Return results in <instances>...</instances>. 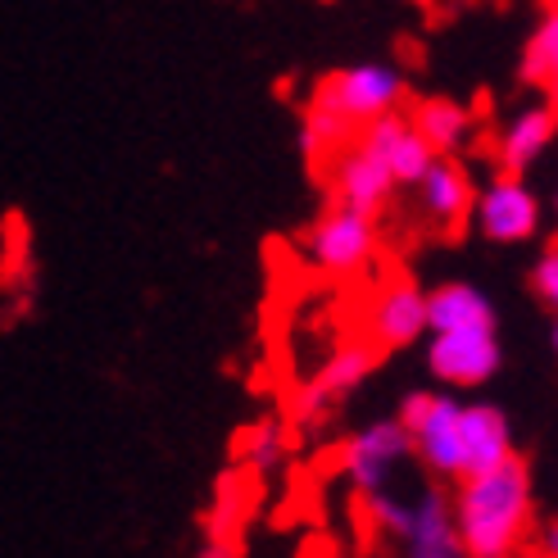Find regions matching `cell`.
Returning <instances> with one entry per match:
<instances>
[{"mask_svg":"<svg viewBox=\"0 0 558 558\" xmlns=\"http://www.w3.org/2000/svg\"><path fill=\"white\" fill-rule=\"evenodd\" d=\"M250 472L236 468V472H222L218 477V490H214V505L205 513V536L214 541H236L241 522H245V509H250V486H245Z\"/></svg>","mask_w":558,"mask_h":558,"instance_id":"21","label":"cell"},{"mask_svg":"<svg viewBox=\"0 0 558 558\" xmlns=\"http://www.w3.org/2000/svg\"><path fill=\"white\" fill-rule=\"evenodd\" d=\"M450 509L468 558H518L536 522L532 468L522 454H509L505 463L472 472V477L454 482Z\"/></svg>","mask_w":558,"mask_h":558,"instance_id":"1","label":"cell"},{"mask_svg":"<svg viewBox=\"0 0 558 558\" xmlns=\"http://www.w3.org/2000/svg\"><path fill=\"white\" fill-rule=\"evenodd\" d=\"M536 554L541 558H558V518H549L541 526V536H536Z\"/></svg>","mask_w":558,"mask_h":558,"instance_id":"23","label":"cell"},{"mask_svg":"<svg viewBox=\"0 0 558 558\" xmlns=\"http://www.w3.org/2000/svg\"><path fill=\"white\" fill-rule=\"evenodd\" d=\"M364 341H373L381 354L427 341V291L413 277H390L373 291L364 314Z\"/></svg>","mask_w":558,"mask_h":558,"instance_id":"9","label":"cell"},{"mask_svg":"<svg viewBox=\"0 0 558 558\" xmlns=\"http://www.w3.org/2000/svg\"><path fill=\"white\" fill-rule=\"evenodd\" d=\"M413 128L423 132V142L436 150V155H463L472 132H477V119H472V109L450 100V96H427L413 105Z\"/></svg>","mask_w":558,"mask_h":558,"instance_id":"17","label":"cell"},{"mask_svg":"<svg viewBox=\"0 0 558 558\" xmlns=\"http://www.w3.org/2000/svg\"><path fill=\"white\" fill-rule=\"evenodd\" d=\"M554 136H558V114H554L549 100L518 109V114L499 128V136H495V169L526 178L549 155Z\"/></svg>","mask_w":558,"mask_h":558,"instance_id":"14","label":"cell"},{"mask_svg":"<svg viewBox=\"0 0 558 558\" xmlns=\"http://www.w3.org/2000/svg\"><path fill=\"white\" fill-rule=\"evenodd\" d=\"M472 222H477V232L490 245H526L541 232L545 209H541V195L532 191L526 178L495 173L477 191V201H472Z\"/></svg>","mask_w":558,"mask_h":558,"instance_id":"7","label":"cell"},{"mask_svg":"<svg viewBox=\"0 0 558 558\" xmlns=\"http://www.w3.org/2000/svg\"><path fill=\"white\" fill-rule=\"evenodd\" d=\"M526 287H532V295L549 314H558V241L549 250H541V259L532 264V272H526Z\"/></svg>","mask_w":558,"mask_h":558,"instance_id":"22","label":"cell"},{"mask_svg":"<svg viewBox=\"0 0 558 558\" xmlns=\"http://www.w3.org/2000/svg\"><path fill=\"white\" fill-rule=\"evenodd\" d=\"M545 100L554 105V114H558V87H549V92H545Z\"/></svg>","mask_w":558,"mask_h":558,"instance_id":"25","label":"cell"},{"mask_svg":"<svg viewBox=\"0 0 558 558\" xmlns=\"http://www.w3.org/2000/svg\"><path fill=\"white\" fill-rule=\"evenodd\" d=\"M513 450V423L509 413L490 404V400H463V459H468V477L486 472L495 463H505Z\"/></svg>","mask_w":558,"mask_h":558,"instance_id":"16","label":"cell"},{"mask_svg":"<svg viewBox=\"0 0 558 558\" xmlns=\"http://www.w3.org/2000/svg\"><path fill=\"white\" fill-rule=\"evenodd\" d=\"M377 364H381V350H377L373 341H364V337L337 345V350H331L323 364L314 368V377L295 390L287 427H295V432H314V427H323L327 417L337 413V409L354 396V390L377 373Z\"/></svg>","mask_w":558,"mask_h":558,"instance_id":"4","label":"cell"},{"mask_svg":"<svg viewBox=\"0 0 558 558\" xmlns=\"http://www.w3.org/2000/svg\"><path fill=\"white\" fill-rule=\"evenodd\" d=\"M287 450H291V427L282 423V417H264V423L241 432L236 463L250 472V477H272V472L282 468Z\"/></svg>","mask_w":558,"mask_h":558,"instance_id":"18","label":"cell"},{"mask_svg":"<svg viewBox=\"0 0 558 558\" xmlns=\"http://www.w3.org/2000/svg\"><path fill=\"white\" fill-rule=\"evenodd\" d=\"M323 173H327V195H331V201L350 205V209H364V214H377V218H381V209L396 201V191H400L386 163L373 150H364L359 142L341 146L337 155L323 163Z\"/></svg>","mask_w":558,"mask_h":558,"instance_id":"10","label":"cell"},{"mask_svg":"<svg viewBox=\"0 0 558 558\" xmlns=\"http://www.w3.org/2000/svg\"><path fill=\"white\" fill-rule=\"evenodd\" d=\"M400 554L404 558H468L459 526H454V509H450V490L436 477H423L413 490V518L409 532L400 536Z\"/></svg>","mask_w":558,"mask_h":558,"instance_id":"11","label":"cell"},{"mask_svg":"<svg viewBox=\"0 0 558 558\" xmlns=\"http://www.w3.org/2000/svg\"><path fill=\"white\" fill-rule=\"evenodd\" d=\"M554 214H558V191H554Z\"/></svg>","mask_w":558,"mask_h":558,"instance_id":"26","label":"cell"},{"mask_svg":"<svg viewBox=\"0 0 558 558\" xmlns=\"http://www.w3.org/2000/svg\"><path fill=\"white\" fill-rule=\"evenodd\" d=\"M409 96V82L396 64H386V60H359V64H345L337 73H327L318 87H314V105L331 109L337 119H345L354 132L390 114V109H400Z\"/></svg>","mask_w":558,"mask_h":558,"instance_id":"5","label":"cell"},{"mask_svg":"<svg viewBox=\"0 0 558 558\" xmlns=\"http://www.w3.org/2000/svg\"><path fill=\"white\" fill-rule=\"evenodd\" d=\"M427 331H499L495 300L472 282H440L427 291Z\"/></svg>","mask_w":558,"mask_h":558,"instance_id":"15","label":"cell"},{"mask_svg":"<svg viewBox=\"0 0 558 558\" xmlns=\"http://www.w3.org/2000/svg\"><path fill=\"white\" fill-rule=\"evenodd\" d=\"M522 82L536 92L558 87V0H549L545 19L536 23V33L526 37L522 50Z\"/></svg>","mask_w":558,"mask_h":558,"instance_id":"19","label":"cell"},{"mask_svg":"<svg viewBox=\"0 0 558 558\" xmlns=\"http://www.w3.org/2000/svg\"><path fill=\"white\" fill-rule=\"evenodd\" d=\"M337 468L350 482V490L364 495V490L396 486L409 468H417V459H413V440L400 417H373V423H364L341 440Z\"/></svg>","mask_w":558,"mask_h":558,"instance_id":"6","label":"cell"},{"mask_svg":"<svg viewBox=\"0 0 558 558\" xmlns=\"http://www.w3.org/2000/svg\"><path fill=\"white\" fill-rule=\"evenodd\" d=\"M505 368L499 331H427V373L445 390H482Z\"/></svg>","mask_w":558,"mask_h":558,"instance_id":"8","label":"cell"},{"mask_svg":"<svg viewBox=\"0 0 558 558\" xmlns=\"http://www.w3.org/2000/svg\"><path fill=\"white\" fill-rule=\"evenodd\" d=\"M300 250H304V259H310L314 272L337 277V282L368 272L377 264V250H381L377 214H364V209H350V205L331 201L310 228H304Z\"/></svg>","mask_w":558,"mask_h":558,"instance_id":"3","label":"cell"},{"mask_svg":"<svg viewBox=\"0 0 558 558\" xmlns=\"http://www.w3.org/2000/svg\"><path fill=\"white\" fill-rule=\"evenodd\" d=\"M417 195V214H423L436 232H459L463 222H472V201H477V186H472L468 169L459 163V155H436L427 163V173L409 186Z\"/></svg>","mask_w":558,"mask_h":558,"instance_id":"12","label":"cell"},{"mask_svg":"<svg viewBox=\"0 0 558 558\" xmlns=\"http://www.w3.org/2000/svg\"><path fill=\"white\" fill-rule=\"evenodd\" d=\"M354 142V128L345 123V119H337L331 109H323V105H304V119H300V150H304V159L314 163V169H323V163L337 155L341 146H350Z\"/></svg>","mask_w":558,"mask_h":558,"instance_id":"20","label":"cell"},{"mask_svg":"<svg viewBox=\"0 0 558 558\" xmlns=\"http://www.w3.org/2000/svg\"><path fill=\"white\" fill-rule=\"evenodd\" d=\"M549 345H554V354H558V314H554V327H549Z\"/></svg>","mask_w":558,"mask_h":558,"instance_id":"24","label":"cell"},{"mask_svg":"<svg viewBox=\"0 0 558 558\" xmlns=\"http://www.w3.org/2000/svg\"><path fill=\"white\" fill-rule=\"evenodd\" d=\"M354 142L386 163L390 178H396V186H413L417 178L427 173V163L436 159V150L423 142V132L413 128V119L404 114V109H390V114L364 123L354 132Z\"/></svg>","mask_w":558,"mask_h":558,"instance_id":"13","label":"cell"},{"mask_svg":"<svg viewBox=\"0 0 558 558\" xmlns=\"http://www.w3.org/2000/svg\"><path fill=\"white\" fill-rule=\"evenodd\" d=\"M400 423L413 440V459L417 468L436 482H463L468 477V459H463V400L459 390L445 386H423L409 390L400 400Z\"/></svg>","mask_w":558,"mask_h":558,"instance_id":"2","label":"cell"}]
</instances>
